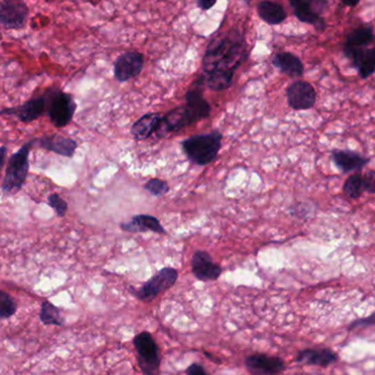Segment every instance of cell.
<instances>
[{"label": "cell", "instance_id": "obj_1", "mask_svg": "<svg viewBox=\"0 0 375 375\" xmlns=\"http://www.w3.org/2000/svg\"><path fill=\"white\" fill-rule=\"evenodd\" d=\"M247 55V41L239 30L230 29L216 34L207 45L201 63L205 85L214 92L228 89Z\"/></svg>", "mask_w": 375, "mask_h": 375}, {"label": "cell", "instance_id": "obj_2", "mask_svg": "<svg viewBox=\"0 0 375 375\" xmlns=\"http://www.w3.org/2000/svg\"><path fill=\"white\" fill-rule=\"evenodd\" d=\"M221 140L223 134L219 131H212L186 138L182 142V149L193 164L206 166L217 158L221 149Z\"/></svg>", "mask_w": 375, "mask_h": 375}, {"label": "cell", "instance_id": "obj_3", "mask_svg": "<svg viewBox=\"0 0 375 375\" xmlns=\"http://www.w3.org/2000/svg\"><path fill=\"white\" fill-rule=\"evenodd\" d=\"M33 143L34 140L28 142L9 158L5 175H3V184H1V190L3 193L20 191L25 184L28 173H29V167H30L29 155H30Z\"/></svg>", "mask_w": 375, "mask_h": 375}, {"label": "cell", "instance_id": "obj_4", "mask_svg": "<svg viewBox=\"0 0 375 375\" xmlns=\"http://www.w3.org/2000/svg\"><path fill=\"white\" fill-rule=\"evenodd\" d=\"M47 114L55 127H64L73 119L77 105L70 94L57 89L47 90Z\"/></svg>", "mask_w": 375, "mask_h": 375}, {"label": "cell", "instance_id": "obj_5", "mask_svg": "<svg viewBox=\"0 0 375 375\" xmlns=\"http://www.w3.org/2000/svg\"><path fill=\"white\" fill-rule=\"evenodd\" d=\"M134 345L138 354L140 370L145 375H156L160 372L161 358L159 347L152 335L142 332L134 337Z\"/></svg>", "mask_w": 375, "mask_h": 375}, {"label": "cell", "instance_id": "obj_6", "mask_svg": "<svg viewBox=\"0 0 375 375\" xmlns=\"http://www.w3.org/2000/svg\"><path fill=\"white\" fill-rule=\"evenodd\" d=\"M290 3L299 21L313 25L318 32L326 30L328 25L321 14L328 7V0H290Z\"/></svg>", "mask_w": 375, "mask_h": 375}, {"label": "cell", "instance_id": "obj_7", "mask_svg": "<svg viewBox=\"0 0 375 375\" xmlns=\"http://www.w3.org/2000/svg\"><path fill=\"white\" fill-rule=\"evenodd\" d=\"M179 272L174 268L165 267L155 273L139 290H132L134 294L141 301H153L162 292L174 286Z\"/></svg>", "mask_w": 375, "mask_h": 375}, {"label": "cell", "instance_id": "obj_8", "mask_svg": "<svg viewBox=\"0 0 375 375\" xmlns=\"http://www.w3.org/2000/svg\"><path fill=\"white\" fill-rule=\"evenodd\" d=\"M286 99L294 110H310L315 105L317 92L307 81H296L287 87Z\"/></svg>", "mask_w": 375, "mask_h": 375}, {"label": "cell", "instance_id": "obj_9", "mask_svg": "<svg viewBox=\"0 0 375 375\" xmlns=\"http://www.w3.org/2000/svg\"><path fill=\"white\" fill-rule=\"evenodd\" d=\"M143 66V54L136 51L125 52L114 61V78L120 83L136 78L141 74Z\"/></svg>", "mask_w": 375, "mask_h": 375}, {"label": "cell", "instance_id": "obj_10", "mask_svg": "<svg viewBox=\"0 0 375 375\" xmlns=\"http://www.w3.org/2000/svg\"><path fill=\"white\" fill-rule=\"evenodd\" d=\"M29 8L22 0H3L0 7V22L5 29L17 30L25 27Z\"/></svg>", "mask_w": 375, "mask_h": 375}, {"label": "cell", "instance_id": "obj_11", "mask_svg": "<svg viewBox=\"0 0 375 375\" xmlns=\"http://www.w3.org/2000/svg\"><path fill=\"white\" fill-rule=\"evenodd\" d=\"M197 120L190 112V109L185 105L177 107L173 110L169 111L161 120L160 127L158 130V136L161 138L169 136L172 133L180 132L184 127L196 123Z\"/></svg>", "mask_w": 375, "mask_h": 375}, {"label": "cell", "instance_id": "obj_12", "mask_svg": "<svg viewBox=\"0 0 375 375\" xmlns=\"http://www.w3.org/2000/svg\"><path fill=\"white\" fill-rule=\"evenodd\" d=\"M48 110V94L44 92L43 95L32 98L30 100L18 105L14 108H5L1 110V114H8V116H14L20 121L29 123L39 119L40 116L47 114Z\"/></svg>", "mask_w": 375, "mask_h": 375}, {"label": "cell", "instance_id": "obj_13", "mask_svg": "<svg viewBox=\"0 0 375 375\" xmlns=\"http://www.w3.org/2000/svg\"><path fill=\"white\" fill-rule=\"evenodd\" d=\"M245 367L253 375H278L285 370V363L281 358L263 354L247 356Z\"/></svg>", "mask_w": 375, "mask_h": 375}, {"label": "cell", "instance_id": "obj_14", "mask_svg": "<svg viewBox=\"0 0 375 375\" xmlns=\"http://www.w3.org/2000/svg\"><path fill=\"white\" fill-rule=\"evenodd\" d=\"M343 52L352 63V65L358 69L361 78H369L375 74V49L343 46Z\"/></svg>", "mask_w": 375, "mask_h": 375}, {"label": "cell", "instance_id": "obj_15", "mask_svg": "<svg viewBox=\"0 0 375 375\" xmlns=\"http://www.w3.org/2000/svg\"><path fill=\"white\" fill-rule=\"evenodd\" d=\"M192 272L201 281H215L221 277L223 269L212 261V256L204 250L194 253L192 258Z\"/></svg>", "mask_w": 375, "mask_h": 375}, {"label": "cell", "instance_id": "obj_16", "mask_svg": "<svg viewBox=\"0 0 375 375\" xmlns=\"http://www.w3.org/2000/svg\"><path fill=\"white\" fill-rule=\"evenodd\" d=\"M37 145L45 151H52L55 154L64 157H72L77 151V143L75 140L65 136L53 134L44 136L36 140Z\"/></svg>", "mask_w": 375, "mask_h": 375}, {"label": "cell", "instance_id": "obj_17", "mask_svg": "<svg viewBox=\"0 0 375 375\" xmlns=\"http://www.w3.org/2000/svg\"><path fill=\"white\" fill-rule=\"evenodd\" d=\"M296 362L314 367H327L338 362L336 352L328 348L304 349L299 351Z\"/></svg>", "mask_w": 375, "mask_h": 375}, {"label": "cell", "instance_id": "obj_18", "mask_svg": "<svg viewBox=\"0 0 375 375\" xmlns=\"http://www.w3.org/2000/svg\"><path fill=\"white\" fill-rule=\"evenodd\" d=\"M332 160L343 173L360 171L369 164L370 160L356 151L347 149H336L332 151Z\"/></svg>", "mask_w": 375, "mask_h": 375}, {"label": "cell", "instance_id": "obj_19", "mask_svg": "<svg viewBox=\"0 0 375 375\" xmlns=\"http://www.w3.org/2000/svg\"><path fill=\"white\" fill-rule=\"evenodd\" d=\"M120 228L123 232L128 233H144L151 231V232L162 234V235L166 234L160 221L154 216L148 215V214H136V215L132 216L130 221L121 223Z\"/></svg>", "mask_w": 375, "mask_h": 375}, {"label": "cell", "instance_id": "obj_20", "mask_svg": "<svg viewBox=\"0 0 375 375\" xmlns=\"http://www.w3.org/2000/svg\"><path fill=\"white\" fill-rule=\"evenodd\" d=\"M273 65L280 70L281 73L290 76L292 78H297L304 75V64L296 55L290 52H281L273 57Z\"/></svg>", "mask_w": 375, "mask_h": 375}, {"label": "cell", "instance_id": "obj_21", "mask_svg": "<svg viewBox=\"0 0 375 375\" xmlns=\"http://www.w3.org/2000/svg\"><path fill=\"white\" fill-rule=\"evenodd\" d=\"M161 120L162 118L158 112L144 114L131 127V136H134L136 140H147L153 133L158 132Z\"/></svg>", "mask_w": 375, "mask_h": 375}, {"label": "cell", "instance_id": "obj_22", "mask_svg": "<svg viewBox=\"0 0 375 375\" xmlns=\"http://www.w3.org/2000/svg\"><path fill=\"white\" fill-rule=\"evenodd\" d=\"M258 14L270 25H281L287 18V14L283 6L273 1H261L259 3Z\"/></svg>", "mask_w": 375, "mask_h": 375}, {"label": "cell", "instance_id": "obj_23", "mask_svg": "<svg viewBox=\"0 0 375 375\" xmlns=\"http://www.w3.org/2000/svg\"><path fill=\"white\" fill-rule=\"evenodd\" d=\"M375 40L374 31L371 27L356 28L345 36V47H365Z\"/></svg>", "mask_w": 375, "mask_h": 375}, {"label": "cell", "instance_id": "obj_24", "mask_svg": "<svg viewBox=\"0 0 375 375\" xmlns=\"http://www.w3.org/2000/svg\"><path fill=\"white\" fill-rule=\"evenodd\" d=\"M343 192L347 197L351 199H356L361 197L365 192V184H363V175L358 171L351 175L343 184Z\"/></svg>", "mask_w": 375, "mask_h": 375}, {"label": "cell", "instance_id": "obj_25", "mask_svg": "<svg viewBox=\"0 0 375 375\" xmlns=\"http://www.w3.org/2000/svg\"><path fill=\"white\" fill-rule=\"evenodd\" d=\"M40 319L44 325H54V326H62L63 321L61 316L60 308L53 306L49 301H44L42 303L41 313Z\"/></svg>", "mask_w": 375, "mask_h": 375}, {"label": "cell", "instance_id": "obj_26", "mask_svg": "<svg viewBox=\"0 0 375 375\" xmlns=\"http://www.w3.org/2000/svg\"><path fill=\"white\" fill-rule=\"evenodd\" d=\"M17 312V304L14 299L7 293L1 291L0 293V317L3 319H9Z\"/></svg>", "mask_w": 375, "mask_h": 375}, {"label": "cell", "instance_id": "obj_27", "mask_svg": "<svg viewBox=\"0 0 375 375\" xmlns=\"http://www.w3.org/2000/svg\"><path fill=\"white\" fill-rule=\"evenodd\" d=\"M144 189L149 191L150 193H152L155 197H162V195H165L170 191V186L166 181L153 178L144 184Z\"/></svg>", "mask_w": 375, "mask_h": 375}, {"label": "cell", "instance_id": "obj_28", "mask_svg": "<svg viewBox=\"0 0 375 375\" xmlns=\"http://www.w3.org/2000/svg\"><path fill=\"white\" fill-rule=\"evenodd\" d=\"M48 203H49L52 208H54L55 213L57 214V216H60V217L65 215L66 212H68V203L57 193L50 195L49 197H48Z\"/></svg>", "mask_w": 375, "mask_h": 375}, {"label": "cell", "instance_id": "obj_29", "mask_svg": "<svg viewBox=\"0 0 375 375\" xmlns=\"http://www.w3.org/2000/svg\"><path fill=\"white\" fill-rule=\"evenodd\" d=\"M375 325V312L371 314L369 317L365 319H358L351 323L349 326V330H356V328H367V327L374 326Z\"/></svg>", "mask_w": 375, "mask_h": 375}, {"label": "cell", "instance_id": "obj_30", "mask_svg": "<svg viewBox=\"0 0 375 375\" xmlns=\"http://www.w3.org/2000/svg\"><path fill=\"white\" fill-rule=\"evenodd\" d=\"M363 184L365 191L375 195V171H367L363 173Z\"/></svg>", "mask_w": 375, "mask_h": 375}, {"label": "cell", "instance_id": "obj_31", "mask_svg": "<svg viewBox=\"0 0 375 375\" xmlns=\"http://www.w3.org/2000/svg\"><path fill=\"white\" fill-rule=\"evenodd\" d=\"M186 374L188 375H210L205 370V367L203 365H199V363H193L186 369Z\"/></svg>", "mask_w": 375, "mask_h": 375}, {"label": "cell", "instance_id": "obj_32", "mask_svg": "<svg viewBox=\"0 0 375 375\" xmlns=\"http://www.w3.org/2000/svg\"><path fill=\"white\" fill-rule=\"evenodd\" d=\"M196 3L199 5L201 10H210L217 3V0H196Z\"/></svg>", "mask_w": 375, "mask_h": 375}, {"label": "cell", "instance_id": "obj_33", "mask_svg": "<svg viewBox=\"0 0 375 375\" xmlns=\"http://www.w3.org/2000/svg\"><path fill=\"white\" fill-rule=\"evenodd\" d=\"M0 155H1V158H0V168H3V165H5L6 155H7V147H6V146H1Z\"/></svg>", "mask_w": 375, "mask_h": 375}, {"label": "cell", "instance_id": "obj_34", "mask_svg": "<svg viewBox=\"0 0 375 375\" xmlns=\"http://www.w3.org/2000/svg\"><path fill=\"white\" fill-rule=\"evenodd\" d=\"M343 5L347 6V7H356V6L359 5L360 0H341Z\"/></svg>", "mask_w": 375, "mask_h": 375}, {"label": "cell", "instance_id": "obj_35", "mask_svg": "<svg viewBox=\"0 0 375 375\" xmlns=\"http://www.w3.org/2000/svg\"><path fill=\"white\" fill-rule=\"evenodd\" d=\"M375 41V40H374Z\"/></svg>", "mask_w": 375, "mask_h": 375}]
</instances>
